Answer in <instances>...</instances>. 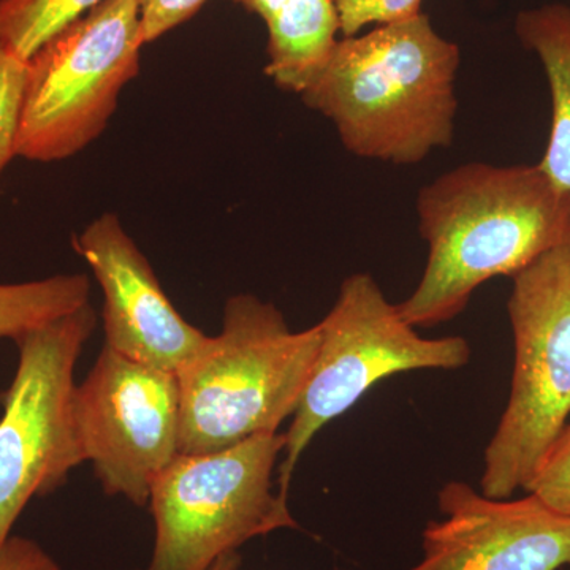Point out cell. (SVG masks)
I'll return each mask as SVG.
<instances>
[{"label": "cell", "mask_w": 570, "mask_h": 570, "mask_svg": "<svg viewBox=\"0 0 570 570\" xmlns=\"http://www.w3.org/2000/svg\"><path fill=\"white\" fill-rule=\"evenodd\" d=\"M460 47L419 13L343 37L298 94L360 159L417 165L455 137Z\"/></svg>", "instance_id": "obj_2"}, {"label": "cell", "mask_w": 570, "mask_h": 570, "mask_svg": "<svg viewBox=\"0 0 570 570\" xmlns=\"http://www.w3.org/2000/svg\"><path fill=\"white\" fill-rule=\"evenodd\" d=\"M105 0H0V45L29 61L59 31Z\"/></svg>", "instance_id": "obj_15"}, {"label": "cell", "mask_w": 570, "mask_h": 570, "mask_svg": "<svg viewBox=\"0 0 570 570\" xmlns=\"http://www.w3.org/2000/svg\"><path fill=\"white\" fill-rule=\"evenodd\" d=\"M239 566H242V557L238 551H234L219 558L208 570H238Z\"/></svg>", "instance_id": "obj_22"}, {"label": "cell", "mask_w": 570, "mask_h": 570, "mask_svg": "<svg viewBox=\"0 0 570 570\" xmlns=\"http://www.w3.org/2000/svg\"><path fill=\"white\" fill-rule=\"evenodd\" d=\"M422 279L401 316L415 328L459 317L480 285L513 277L570 235V193L539 165H460L420 189Z\"/></svg>", "instance_id": "obj_1"}, {"label": "cell", "mask_w": 570, "mask_h": 570, "mask_svg": "<svg viewBox=\"0 0 570 570\" xmlns=\"http://www.w3.org/2000/svg\"><path fill=\"white\" fill-rule=\"evenodd\" d=\"M75 415L86 461L105 494L148 508L154 482L179 455L178 374L104 346L77 385Z\"/></svg>", "instance_id": "obj_9"}, {"label": "cell", "mask_w": 570, "mask_h": 570, "mask_svg": "<svg viewBox=\"0 0 570 570\" xmlns=\"http://www.w3.org/2000/svg\"><path fill=\"white\" fill-rule=\"evenodd\" d=\"M515 32L523 47L538 55L550 86L551 129L539 168L570 193V7L547 3L520 11Z\"/></svg>", "instance_id": "obj_12"}, {"label": "cell", "mask_w": 570, "mask_h": 570, "mask_svg": "<svg viewBox=\"0 0 570 570\" xmlns=\"http://www.w3.org/2000/svg\"><path fill=\"white\" fill-rule=\"evenodd\" d=\"M28 61L0 45V175L17 156Z\"/></svg>", "instance_id": "obj_16"}, {"label": "cell", "mask_w": 570, "mask_h": 570, "mask_svg": "<svg viewBox=\"0 0 570 570\" xmlns=\"http://www.w3.org/2000/svg\"><path fill=\"white\" fill-rule=\"evenodd\" d=\"M284 449L277 431L212 453H179L151 489L156 539L146 570H208L249 540L299 530L273 485Z\"/></svg>", "instance_id": "obj_5"}, {"label": "cell", "mask_w": 570, "mask_h": 570, "mask_svg": "<svg viewBox=\"0 0 570 570\" xmlns=\"http://www.w3.org/2000/svg\"><path fill=\"white\" fill-rule=\"evenodd\" d=\"M208 0H138L145 43L160 39L190 20Z\"/></svg>", "instance_id": "obj_19"}, {"label": "cell", "mask_w": 570, "mask_h": 570, "mask_svg": "<svg viewBox=\"0 0 570 570\" xmlns=\"http://www.w3.org/2000/svg\"><path fill=\"white\" fill-rule=\"evenodd\" d=\"M235 2L249 13L257 14L265 22L283 6L285 0H235Z\"/></svg>", "instance_id": "obj_21"}, {"label": "cell", "mask_w": 570, "mask_h": 570, "mask_svg": "<svg viewBox=\"0 0 570 570\" xmlns=\"http://www.w3.org/2000/svg\"><path fill=\"white\" fill-rule=\"evenodd\" d=\"M96 324L88 303L14 341L20 356L0 419V551L29 502L61 489L86 461L75 366Z\"/></svg>", "instance_id": "obj_8"}, {"label": "cell", "mask_w": 570, "mask_h": 570, "mask_svg": "<svg viewBox=\"0 0 570 570\" xmlns=\"http://www.w3.org/2000/svg\"><path fill=\"white\" fill-rule=\"evenodd\" d=\"M512 281V387L480 479L497 499L527 491L570 420V235Z\"/></svg>", "instance_id": "obj_4"}, {"label": "cell", "mask_w": 570, "mask_h": 570, "mask_svg": "<svg viewBox=\"0 0 570 570\" xmlns=\"http://www.w3.org/2000/svg\"><path fill=\"white\" fill-rule=\"evenodd\" d=\"M91 281L59 275L28 283L0 284V340L17 341L33 328L88 305Z\"/></svg>", "instance_id": "obj_14"}, {"label": "cell", "mask_w": 570, "mask_h": 570, "mask_svg": "<svg viewBox=\"0 0 570 570\" xmlns=\"http://www.w3.org/2000/svg\"><path fill=\"white\" fill-rule=\"evenodd\" d=\"M145 45L138 0H105L48 40L28 61L17 156L56 163L91 145Z\"/></svg>", "instance_id": "obj_7"}, {"label": "cell", "mask_w": 570, "mask_h": 570, "mask_svg": "<svg viewBox=\"0 0 570 570\" xmlns=\"http://www.w3.org/2000/svg\"><path fill=\"white\" fill-rule=\"evenodd\" d=\"M527 493L570 515V420L532 479Z\"/></svg>", "instance_id": "obj_17"}, {"label": "cell", "mask_w": 570, "mask_h": 570, "mask_svg": "<svg viewBox=\"0 0 570 570\" xmlns=\"http://www.w3.org/2000/svg\"><path fill=\"white\" fill-rule=\"evenodd\" d=\"M423 0H336L340 32L356 36L366 26L389 24L422 13Z\"/></svg>", "instance_id": "obj_18"}, {"label": "cell", "mask_w": 570, "mask_h": 570, "mask_svg": "<svg viewBox=\"0 0 570 570\" xmlns=\"http://www.w3.org/2000/svg\"><path fill=\"white\" fill-rule=\"evenodd\" d=\"M321 326V346L285 433L277 493L288 499L303 452L322 428L346 414L377 382L409 371H453L471 362L466 337H425L401 316L370 273L343 281Z\"/></svg>", "instance_id": "obj_6"}, {"label": "cell", "mask_w": 570, "mask_h": 570, "mask_svg": "<svg viewBox=\"0 0 570 570\" xmlns=\"http://www.w3.org/2000/svg\"><path fill=\"white\" fill-rule=\"evenodd\" d=\"M442 519L426 524L423 558L409 570L570 568V515L535 494L497 499L460 480L438 494Z\"/></svg>", "instance_id": "obj_10"}, {"label": "cell", "mask_w": 570, "mask_h": 570, "mask_svg": "<svg viewBox=\"0 0 570 570\" xmlns=\"http://www.w3.org/2000/svg\"><path fill=\"white\" fill-rule=\"evenodd\" d=\"M0 570H62L36 540L11 535L0 551Z\"/></svg>", "instance_id": "obj_20"}, {"label": "cell", "mask_w": 570, "mask_h": 570, "mask_svg": "<svg viewBox=\"0 0 570 570\" xmlns=\"http://www.w3.org/2000/svg\"><path fill=\"white\" fill-rule=\"evenodd\" d=\"M105 296V346L159 370L178 373L208 336L171 305L153 266L116 214L92 220L75 238Z\"/></svg>", "instance_id": "obj_11"}, {"label": "cell", "mask_w": 570, "mask_h": 570, "mask_svg": "<svg viewBox=\"0 0 570 570\" xmlns=\"http://www.w3.org/2000/svg\"><path fill=\"white\" fill-rule=\"evenodd\" d=\"M321 346V326L294 332L273 303L232 296L223 330L178 371L179 453L202 455L264 433L295 414Z\"/></svg>", "instance_id": "obj_3"}, {"label": "cell", "mask_w": 570, "mask_h": 570, "mask_svg": "<svg viewBox=\"0 0 570 570\" xmlns=\"http://www.w3.org/2000/svg\"><path fill=\"white\" fill-rule=\"evenodd\" d=\"M265 24L268 29L265 73L277 88L302 92L340 40L336 0H285Z\"/></svg>", "instance_id": "obj_13"}]
</instances>
